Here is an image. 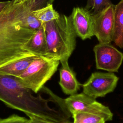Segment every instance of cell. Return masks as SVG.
I'll use <instances>...</instances> for the list:
<instances>
[{"instance_id": "cell-1", "label": "cell", "mask_w": 123, "mask_h": 123, "mask_svg": "<svg viewBox=\"0 0 123 123\" xmlns=\"http://www.w3.org/2000/svg\"><path fill=\"white\" fill-rule=\"evenodd\" d=\"M24 86L18 77L0 74V100L8 107L55 123L69 120L72 115L62 99L54 93L47 98L37 96Z\"/></svg>"}, {"instance_id": "cell-2", "label": "cell", "mask_w": 123, "mask_h": 123, "mask_svg": "<svg viewBox=\"0 0 123 123\" xmlns=\"http://www.w3.org/2000/svg\"><path fill=\"white\" fill-rule=\"evenodd\" d=\"M30 11L33 12L31 0H12L0 13V65L33 54L24 49L35 32L24 25V18Z\"/></svg>"}, {"instance_id": "cell-3", "label": "cell", "mask_w": 123, "mask_h": 123, "mask_svg": "<svg viewBox=\"0 0 123 123\" xmlns=\"http://www.w3.org/2000/svg\"><path fill=\"white\" fill-rule=\"evenodd\" d=\"M45 32L47 56L60 62L68 61L76 46L75 32L71 15L60 14L52 21L43 23Z\"/></svg>"}, {"instance_id": "cell-4", "label": "cell", "mask_w": 123, "mask_h": 123, "mask_svg": "<svg viewBox=\"0 0 123 123\" xmlns=\"http://www.w3.org/2000/svg\"><path fill=\"white\" fill-rule=\"evenodd\" d=\"M60 62L56 58L37 56L18 78L24 86L37 94L56 72Z\"/></svg>"}, {"instance_id": "cell-5", "label": "cell", "mask_w": 123, "mask_h": 123, "mask_svg": "<svg viewBox=\"0 0 123 123\" xmlns=\"http://www.w3.org/2000/svg\"><path fill=\"white\" fill-rule=\"evenodd\" d=\"M64 100L66 108L71 115L76 112H86L103 115L109 121L112 119L113 113L108 107L83 92L70 95Z\"/></svg>"}, {"instance_id": "cell-6", "label": "cell", "mask_w": 123, "mask_h": 123, "mask_svg": "<svg viewBox=\"0 0 123 123\" xmlns=\"http://www.w3.org/2000/svg\"><path fill=\"white\" fill-rule=\"evenodd\" d=\"M119 78L113 73L94 72L82 85L83 93L96 99L112 92Z\"/></svg>"}, {"instance_id": "cell-7", "label": "cell", "mask_w": 123, "mask_h": 123, "mask_svg": "<svg viewBox=\"0 0 123 123\" xmlns=\"http://www.w3.org/2000/svg\"><path fill=\"white\" fill-rule=\"evenodd\" d=\"M98 69L117 72L123 61V53L110 44L99 43L93 48Z\"/></svg>"}, {"instance_id": "cell-8", "label": "cell", "mask_w": 123, "mask_h": 123, "mask_svg": "<svg viewBox=\"0 0 123 123\" xmlns=\"http://www.w3.org/2000/svg\"><path fill=\"white\" fill-rule=\"evenodd\" d=\"M114 7V5H111L93 15L94 34L99 43L113 41Z\"/></svg>"}, {"instance_id": "cell-9", "label": "cell", "mask_w": 123, "mask_h": 123, "mask_svg": "<svg viewBox=\"0 0 123 123\" xmlns=\"http://www.w3.org/2000/svg\"><path fill=\"white\" fill-rule=\"evenodd\" d=\"M76 36L85 40L94 36L93 15L82 7H75L70 15Z\"/></svg>"}, {"instance_id": "cell-10", "label": "cell", "mask_w": 123, "mask_h": 123, "mask_svg": "<svg viewBox=\"0 0 123 123\" xmlns=\"http://www.w3.org/2000/svg\"><path fill=\"white\" fill-rule=\"evenodd\" d=\"M62 66L60 69L59 85L66 95L76 94L80 89L81 84L77 80L75 73L70 67L68 61L60 62Z\"/></svg>"}, {"instance_id": "cell-11", "label": "cell", "mask_w": 123, "mask_h": 123, "mask_svg": "<svg viewBox=\"0 0 123 123\" xmlns=\"http://www.w3.org/2000/svg\"><path fill=\"white\" fill-rule=\"evenodd\" d=\"M24 49L37 56H47V45L43 23L24 45Z\"/></svg>"}, {"instance_id": "cell-12", "label": "cell", "mask_w": 123, "mask_h": 123, "mask_svg": "<svg viewBox=\"0 0 123 123\" xmlns=\"http://www.w3.org/2000/svg\"><path fill=\"white\" fill-rule=\"evenodd\" d=\"M37 56L32 54L0 65V74L19 77Z\"/></svg>"}, {"instance_id": "cell-13", "label": "cell", "mask_w": 123, "mask_h": 123, "mask_svg": "<svg viewBox=\"0 0 123 123\" xmlns=\"http://www.w3.org/2000/svg\"><path fill=\"white\" fill-rule=\"evenodd\" d=\"M113 41L120 48H123V0L114 7Z\"/></svg>"}, {"instance_id": "cell-14", "label": "cell", "mask_w": 123, "mask_h": 123, "mask_svg": "<svg viewBox=\"0 0 123 123\" xmlns=\"http://www.w3.org/2000/svg\"><path fill=\"white\" fill-rule=\"evenodd\" d=\"M73 123H105L109 120L106 117L97 114L76 112L72 115Z\"/></svg>"}, {"instance_id": "cell-15", "label": "cell", "mask_w": 123, "mask_h": 123, "mask_svg": "<svg viewBox=\"0 0 123 123\" xmlns=\"http://www.w3.org/2000/svg\"><path fill=\"white\" fill-rule=\"evenodd\" d=\"M36 17L42 23L58 19L60 14L53 8L52 4L33 12Z\"/></svg>"}, {"instance_id": "cell-16", "label": "cell", "mask_w": 123, "mask_h": 123, "mask_svg": "<svg viewBox=\"0 0 123 123\" xmlns=\"http://www.w3.org/2000/svg\"><path fill=\"white\" fill-rule=\"evenodd\" d=\"M112 4L110 0H87L85 8L94 15Z\"/></svg>"}, {"instance_id": "cell-17", "label": "cell", "mask_w": 123, "mask_h": 123, "mask_svg": "<svg viewBox=\"0 0 123 123\" xmlns=\"http://www.w3.org/2000/svg\"><path fill=\"white\" fill-rule=\"evenodd\" d=\"M23 23L25 27L35 32L37 31L43 24L36 17L32 11H30L25 15L24 18Z\"/></svg>"}, {"instance_id": "cell-18", "label": "cell", "mask_w": 123, "mask_h": 123, "mask_svg": "<svg viewBox=\"0 0 123 123\" xmlns=\"http://www.w3.org/2000/svg\"><path fill=\"white\" fill-rule=\"evenodd\" d=\"M29 119L13 114L7 118L0 119V123H28Z\"/></svg>"}, {"instance_id": "cell-19", "label": "cell", "mask_w": 123, "mask_h": 123, "mask_svg": "<svg viewBox=\"0 0 123 123\" xmlns=\"http://www.w3.org/2000/svg\"><path fill=\"white\" fill-rule=\"evenodd\" d=\"M28 123H55L54 122L45 120L36 117H31L29 118Z\"/></svg>"}, {"instance_id": "cell-20", "label": "cell", "mask_w": 123, "mask_h": 123, "mask_svg": "<svg viewBox=\"0 0 123 123\" xmlns=\"http://www.w3.org/2000/svg\"><path fill=\"white\" fill-rule=\"evenodd\" d=\"M11 0L0 1V13L10 4Z\"/></svg>"}, {"instance_id": "cell-21", "label": "cell", "mask_w": 123, "mask_h": 123, "mask_svg": "<svg viewBox=\"0 0 123 123\" xmlns=\"http://www.w3.org/2000/svg\"><path fill=\"white\" fill-rule=\"evenodd\" d=\"M61 123H73V122H71V121H69V120H67L64 121H63V122Z\"/></svg>"}, {"instance_id": "cell-22", "label": "cell", "mask_w": 123, "mask_h": 123, "mask_svg": "<svg viewBox=\"0 0 123 123\" xmlns=\"http://www.w3.org/2000/svg\"><path fill=\"white\" fill-rule=\"evenodd\" d=\"M15 2H23L26 0H12Z\"/></svg>"}]
</instances>
